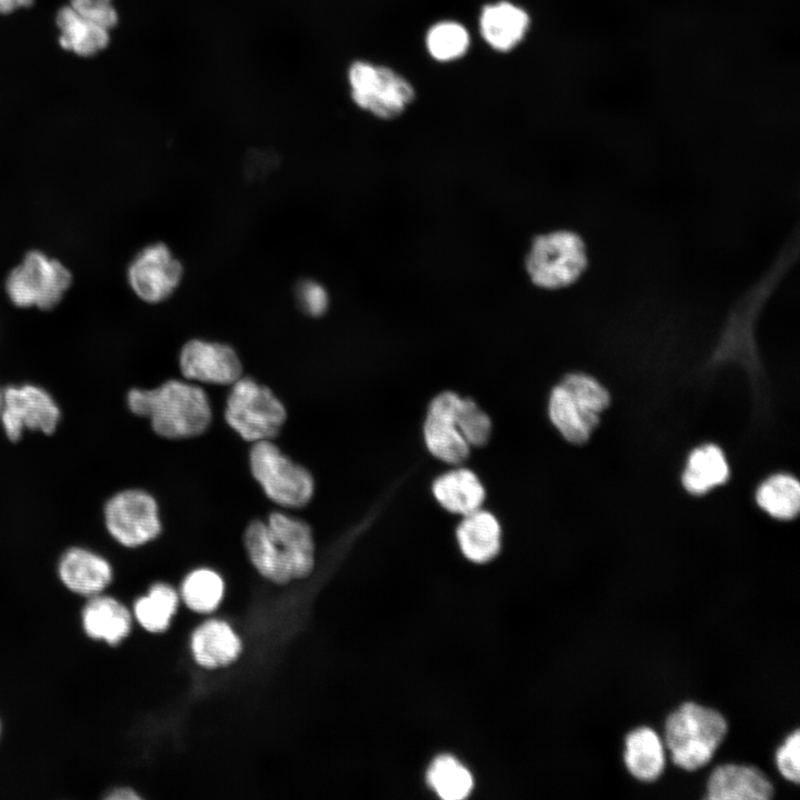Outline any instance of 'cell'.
Segmentation results:
<instances>
[{"label": "cell", "mask_w": 800, "mask_h": 800, "mask_svg": "<svg viewBox=\"0 0 800 800\" xmlns=\"http://www.w3.org/2000/svg\"><path fill=\"white\" fill-rule=\"evenodd\" d=\"M254 569L276 584L304 579L314 567V541L303 520L274 511L267 521H251L243 534Z\"/></svg>", "instance_id": "obj_1"}, {"label": "cell", "mask_w": 800, "mask_h": 800, "mask_svg": "<svg viewBox=\"0 0 800 800\" xmlns=\"http://www.w3.org/2000/svg\"><path fill=\"white\" fill-rule=\"evenodd\" d=\"M129 410L150 421L160 437L178 440L203 433L212 412L204 390L190 382L168 380L153 389H131L127 394Z\"/></svg>", "instance_id": "obj_2"}, {"label": "cell", "mask_w": 800, "mask_h": 800, "mask_svg": "<svg viewBox=\"0 0 800 800\" xmlns=\"http://www.w3.org/2000/svg\"><path fill=\"white\" fill-rule=\"evenodd\" d=\"M589 253L574 230L557 229L537 236L526 254V272L533 286L557 291L577 283L587 271Z\"/></svg>", "instance_id": "obj_3"}, {"label": "cell", "mask_w": 800, "mask_h": 800, "mask_svg": "<svg viewBox=\"0 0 800 800\" xmlns=\"http://www.w3.org/2000/svg\"><path fill=\"white\" fill-rule=\"evenodd\" d=\"M610 394L594 378L569 373L549 398L548 414L553 427L570 443L587 442L609 407Z\"/></svg>", "instance_id": "obj_4"}, {"label": "cell", "mask_w": 800, "mask_h": 800, "mask_svg": "<svg viewBox=\"0 0 800 800\" xmlns=\"http://www.w3.org/2000/svg\"><path fill=\"white\" fill-rule=\"evenodd\" d=\"M727 721L717 710L687 702L666 721V741L672 761L684 770L707 764L727 733Z\"/></svg>", "instance_id": "obj_5"}, {"label": "cell", "mask_w": 800, "mask_h": 800, "mask_svg": "<svg viewBox=\"0 0 800 800\" xmlns=\"http://www.w3.org/2000/svg\"><path fill=\"white\" fill-rule=\"evenodd\" d=\"M286 418L284 406L268 387L249 377H240L231 384L224 419L243 440H273Z\"/></svg>", "instance_id": "obj_6"}, {"label": "cell", "mask_w": 800, "mask_h": 800, "mask_svg": "<svg viewBox=\"0 0 800 800\" xmlns=\"http://www.w3.org/2000/svg\"><path fill=\"white\" fill-rule=\"evenodd\" d=\"M347 79L353 103L382 120L400 117L416 99L410 81L387 66L354 60Z\"/></svg>", "instance_id": "obj_7"}, {"label": "cell", "mask_w": 800, "mask_h": 800, "mask_svg": "<svg viewBox=\"0 0 800 800\" xmlns=\"http://www.w3.org/2000/svg\"><path fill=\"white\" fill-rule=\"evenodd\" d=\"M250 470L266 496L287 508H302L312 498L314 481L302 466L288 458L272 440L253 442Z\"/></svg>", "instance_id": "obj_8"}, {"label": "cell", "mask_w": 800, "mask_h": 800, "mask_svg": "<svg viewBox=\"0 0 800 800\" xmlns=\"http://www.w3.org/2000/svg\"><path fill=\"white\" fill-rule=\"evenodd\" d=\"M71 280L70 271L60 261L30 251L10 272L6 288L16 306L47 310L60 302Z\"/></svg>", "instance_id": "obj_9"}, {"label": "cell", "mask_w": 800, "mask_h": 800, "mask_svg": "<svg viewBox=\"0 0 800 800\" xmlns=\"http://www.w3.org/2000/svg\"><path fill=\"white\" fill-rule=\"evenodd\" d=\"M109 534L126 548H138L161 532L156 499L142 489H124L111 496L103 507Z\"/></svg>", "instance_id": "obj_10"}, {"label": "cell", "mask_w": 800, "mask_h": 800, "mask_svg": "<svg viewBox=\"0 0 800 800\" xmlns=\"http://www.w3.org/2000/svg\"><path fill=\"white\" fill-rule=\"evenodd\" d=\"M60 419V407L44 388L33 383L2 388L0 423L8 440L19 441L24 430L52 434Z\"/></svg>", "instance_id": "obj_11"}, {"label": "cell", "mask_w": 800, "mask_h": 800, "mask_svg": "<svg viewBox=\"0 0 800 800\" xmlns=\"http://www.w3.org/2000/svg\"><path fill=\"white\" fill-rule=\"evenodd\" d=\"M459 400L460 396L453 391L437 394L428 407L422 427L428 451L436 459L451 466L462 464L471 449L458 423Z\"/></svg>", "instance_id": "obj_12"}, {"label": "cell", "mask_w": 800, "mask_h": 800, "mask_svg": "<svg viewBox=\"0 0 800 800\" xmlns=\"http://www.w3.org/2000/svg\"><path fill=\"white\" fill-rule=\"evenodd\" d=\"M182 266L162 243L142 249L128 269V281L143 301L156 303L173 293L182 278Z\"/></svg>", "instance_id": "obj_13"}, {"label": "cell", "mask_w": 800, "mask_h": 800, "mask_svg": "<svg viewBox=\"0 0 800 800\" xmlns=\"http://www.w3.org/2000/svg\"><path fill=\"white\" fill-rule=\"evenodd\" d=\"M179 364L186 379L202 383L231 386L242 377L236 351L219 342L188 341L180 351Z\"/></svg>", "instance_id": "obj_14"}, {"label": "cell", "mask_w": 800, "mask_h": 800, "mask_svg": "<svg viewBox=\"0 0 800 800\" xmlns=\"http://www.w3.org/2000/svg\"><path fill=\"white\" fill-rule=\"evenodd\" d=\"M57 574L66 589L84 598L102 593L113 579L110 562L98 552L80 546L62 552Z\"/></svg>", "instance_id": "obj_15"}, {"label": "cell", "mask_w": 800, "mask_h": 800, "mask_svg": "<svg viewBox=\"0 0 800 800\" xmlns=\"http://www.w3.org/2000/svg\"><path fill=\"white\" fill-rule=\"evenodd\" d=\"M81 624L88 638L117 646L131 632L132 617L117 598L100 593L86 601L81 609Z\"/></svg>", "instance_id": "obj_16"}, {"label": "cell", "mask_w": 800, "mask_h": 800, "mask_svg": "<svg viewBox=\"0 0 800 800\" xmlns=\"http://www.w3.org/2000/svg\"><path fill=\"white\" fill-rule=\"evenodd\" d=\"M772 794L770 780L751 766H719L707 784V798L711 800H767Z\"/></svg>", "instance_id": "obj_17"}, {"label": "cell", "mask_w": 800, "mask_h": 800, "mask_svg": "<svg viewBox=\"0 0 800 800\" xmlns=\"http://www.w3.org/2000/svg\"><path fill=\"white\" fill-rule=\"evenodd\" d=\"M241 650L240 637L228 622L219 619L204 621L190 638L192 658L206 669L231 664L239 658Z\"/></svg>", "instance_id": "obj_18"}, {"label": "cell", "mask_w": 800, "mask_h": 800, "mask_svg": "<svg viewBox=\"0 0 800 800\" xmlns=\"http://www.w3.org/2000/svg\"><path fill=\"white\" fill-rule=\"evenodd\" d=\"M530 18L527 11L510 2L498 1L486 4L479 17V29L483 40L493 50L509 52L524 39Z\"/></svg>", "instance_id": "obj_19"}, {"label": "cell", "mask_w": 800, "mask_h": 800, "mask_svg": "<svg viewBox=\"0 0 800 800\" xmlns=\"http://www.w3.org/2000/svg\"><path fill=\"white\" fill-rule=\"evenodd\" d=\"M431 491L444 510L462 517L480 509L486 500V489L479 477L460 466L437 477Z\"/></svg>", "instance_id": "obj_20"}, {"label": "cell", "mask_w": 800, "mask_h": 800, "mask_svg": "<svg viewBox=\"0 0 800 800\" xmlns=\"http://www.w3.org/2000/svg\"><path fill=\"white\" fill-rule=\"evenodd\" d=\"M456 537L463 556L476 563L492 560L501 546V527L494 514L478 509L462 517Z\"/></svg>", "instance_id": "obj_21"}, {"label": "cell", "mask_w": 800, "mask_h": 800, "mask_svg": "<svg viewBox=\"0 0 800 800\" xmlns=\"http://www.w3.org/2000/svg\"><path fill=\"white\" fill-rule=\"evenodd\" d=\"M56 23L62 49L80 57H91L104 50L110 42V30L83 18L70 6L59 9Z\"/></svg>", "instance_id": "obj_22"}, {"label": "cell", "mask_w": 800, "mask_h": 800, "mask_svg": "<svg viewBox=\"0 0 800 800\" xmlns=\"http://www.w3.org/2000/svg\"><path fill=\"white\" fill-rule=\"evenodd\" d=\"M729 473V466L722 450L716 444L708 443L690 453L682 483L689 493L701 496L724 483Z\"/></svg>", "instance_id": "obj_23"}, {"label": "cell", "mask_w": 800, "mask_h": 800, "mask_svg": "<svg viewBox=\"0 0 800 800\" xmlns=\"http://www.w3.org/2000/svg\"><path fill=\"white\" fill-rule=\"evenodd\" d=\"M624 762L637 779L656 780L664 768L663 746L658 734L647 727L631 731L626 738Z\"/></svg>", "instance_id": "obj_24"}, {"label": "cell", "mask_w": 800, "mask_h": 800, "mask_svg": "<svg viewBox=\"0 0 800 800\" xmlns=\"http://www.w3.org/2000/svg\"><path fill=\"white\" fill-rule=\"evenodd\" d=\"M178 606L179 594L176 589L158 582L134 601L133 616L146 631L160 633L169 628Z\"/></svg>", "instance_id": "obj_25"}, {"label": "cell", "mask_w": 800, "mask_h": 800, "mask_svg": "<svg viewBox=\"0 0 800 800\" xmlns=\"http://www.w3.org/2000/svg\"><path fill=\"white\" fill-rule=\"evenodd\" d=\"M756 499L759 507L771 517L791 520L800 511V484L792 476L778 473L758 488Z\"/></svg>", "instance_id": "obj_26"}, {"label": "cell", "mask_w": 800, "mask_h": 800, "mask_svg": "<svg viewBox=\"0 0 800 800\" xmlns=\"http://www.w3.org/2000/svg\"><path fill=\"white\" fill-rule=\"evenodd\" d=\"M180 596L183 603L191 611L197 613L213 612L220 606L224 596L223 579L212 569H196L183 579Z\"/></svg>", "instance_id": "obj_27"}, {"label": "cell", "mask_w": 800, "mask_h": 800, "mask_svg": "<svg viewBox=\"0 0 800 800\" xmlns=\"http://www.w3.org/2000/svg\"><path fill=\"white\" fill-rule=\"evenodd\" d=\"M427 779L431 788L444 800H461L473 787L469 770L450 756L438 757L430 766Z\"/></svg>", "instance_id": "obj_28"}, {"label": "cell", "mask_w": 800, "mask_h": 800, "mask_svg": "<svg viewBox=\"0 0 800 800\" xmlns=\"http://www.w3.org/2000/svg\"><path fill=\"white\" fill-rule=\"evenodd\" d=\"M426 47L434 60L440 62L453 61L468 51L470 34L466 27L457 21H440L428 30Z\"/></svg>", "instance_id": "obj_29"}, {"label": "cell", "mask_w": 800, "mask_h": 800, "mask_svg": "<svg viewBox=\"0 0 800 800\" xmlns=\"http://www.w3.org/2000/svg\"><path fill=\"white\" fill-rule=\"evenodd\" d=\"M457 418L461 433L471 448L488 443L492 431L491 419L474 400L460 397Z\"/></svg>", "instance_id": "obj_30"}, {"label": "cell", "mask_w": 800, "mask_h": 800, "mask_svg": "<svg viewBox=\"0 0 800 800\" xmlns=\"http://www.w3.org/2000/svg\"><path fill=\"white\" fill-rule=\"evenodd\" d=\"M69 6L83 18L112 30L119 21L112 0H70Z\"/></svg>", "instance_id": "obj_31"}, {"label": "cell", "mask_w": 800, "mask_h": 800, "mask_svg": "<svg viewBox=\"0 0 800 800\" xmlns=\"http://www.w3.org/2000/svg\"><path fill=\"white\" fill-rule=\"evenodd\" d=\"M297 300L301 310L312 317L322 316L329 307V296L322 284L303 280L297 287Z\"/></svg>", "instance_id": "obj_32"}, {"label": "cell", "mask_w": 800, "mask_h": 800, "mask_svg": "<svg viewBox=\"0 0 800 800\" xmlns=\"http://www.w3.org/2000/svg\"><path fill=\"white\" fill-rule=\"evenodd\" d=\"M800 734L794 730L778 749L776 761L780 773L794 783L799 782Z\"/></svg>", "instance_id": "obj_33"}, {"label": "cell", "mask_w": 800, "mask_h": 800, "mask_svg": "<svg viewBox=\"0 0 800 800\" xmlns=\"http://www.w3.org/2000/svg\"><path fill=\"white\" fill-rule=\"evenodd\" d=\"M108 800H139L141 796L136 790L129 787H118L110 790L104 797Z\"/></svg>", "instance_id": "obj_34"}, {"label": "cell", "mask_w": 800, "mask_h": 800, "mask_svg": "<svg viewBox=\"0 0 800 800\" xmlns=\"http://www.w3.org/2000/svg\"><path fill=\"white\" fill-rule=\"evenodd\" d=\"M34 0H0V13L9 14L20 8L32 6Z\"/></svg>", "instance_id": "obj_35"}, {"label": "cell", "mask_w": 800, "mask_h": 800, "mask_svg": "<svg viewBox=\"0 0 800 800\" xmlns=\"http://www.w3.org/2000/svg\"><path fill=\"white\" fill-rule=\"evenodd\" d=\"M1 406H2V388L0 387V412H1Z\"/></svg>", "instance_id": "obj_36"}, {"label": "cell", "mask_w": 800, "mask_h": 800, "mask_svg": "<svg viewBox=\"0 0 800 800\" xmlns=\"http://www.w3.org/2000/svg\"><path fill=\"white\" fill-rule=\"evenodd\" d=\"M0 734H1V724H0Z\"/></svg>", "instance_id": "obj_37"}]
</instances>
